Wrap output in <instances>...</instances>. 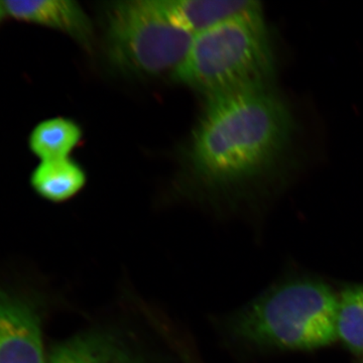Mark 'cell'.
Masks as SVG:
<instances>
[{
	"mask_svg": "<svg viewBox=\"0 0 363 363\" xmlns=\"http://www.w3.org/2000/svg\"><path fill=\"white\" fill-rule=\"evenodd\" d=\"M292 133V114L271 85L211 98L192 138L191 167L210 187L245 185L277 168Z\"/></svg>",
	"mask_w": 363,
	"mask_h": 363,
	"instance_id": "cell-1",
	"label": "cell"
},
{
	"mask_svg": "<svg viewBox=\"0 0 363 363\" xmlns=\"http://www.w3.org/2000/svg\"><path fill=\"white\" fill-rule=\"evenodd\" d=\"M338 297L311 279L279 284L243 308L230 322L234 338L259 348L311 350L337 340Z\"/></svg>",
	"mask_w": 363,
	"mask_h": 363,
	"instance_id": "cell-2",
	"label": "cell"
},
{
	"mask_svg": "<svg viewBox=\"0 0 363 363\" xmlns=\"http://www.w3.org/2000/svg\"><path fill=\"white\" fill-rule=\"evenodd\" d=\"M274 54L260 4L195 35L175 77L211 98L271 85Z\"/></svg>",
	"mask_w": 363,
	"mask_h": 363,
	"instance_id": "cell-3",
	"label": "cell"
},
{
	"mask_svg": "<svg viewBox=\"0 0 363 363\" xmlns=\"http://www.w3.org/2000/svg\"><path fill=\"white\" fill-rule=\"evenodd\" d=\"M194 37L174 25L156 0L113 2L105 11V45L119 70L142 76L174 73Z\"/></svg>",
	"mask_w": 363,
	"mask_h": 363,
	"instance_id": "cell-4",
	"label": "cell"
},
{
	"mask_svg": "<svg viewBox=\"0 0 363 363\" xmlns=\"http://www.w3.org/2000/svg\"><path fill=\"white\" fill-rule=\"evenodd\" d=\"M0 363H45L39 316L0 290Z\"/></svg>",
	"mask_w": 363,
	"mask_h": 363,
	"instance_id": "cell-5",
	"label": "cell"
},
{
	"mask_svg": "<svg viewBox=\"0 0 363 363\" xmlns=\"http://www.w3.org/2000/svg\"><path fill=\"white\" fill-rule=\"evenodd\" d=\"M156 4L171 23L193 37L259 6L243 0H156Z\"/></svg>",
	"mask_w": 363,
	"mask_h": 363,
	"instance_id": "cell-6",
	"label": "cell"
},
{
	"mask_svg": "<svg viewBox=\"0 0 363 363\" xmlns=\"http://www.w3.org/2000/svg\"><path fill=\"white\" fill-rule=\"evenodd\" d=\"M4 2L6 14L16 20L56 28L81 42L92 33L89 18L77 2L69 0H13Z\"/></svg>",
	"mask_w": 363,
	"mask_h": 363,
	"instance_id": "cell-7",
	"label": "cell"
},
{
	"mask_svg": "<svg viewBox=\"0 0 363 363\" xmlns=\"http://www.w3.org/2000/svg\"><path fill=\"white\" fill-rule=\"evenodd\" d=\"M48 363L147 362L112 334L90 332L58 346Z\"/></svg>",
	"mask_w": 363,
	"mask_h": 363,
	"instance_id": "cell-8",
	"label": "cell"
},
{
	"mask_svg": "<svg viewBox=\"0 0 363 363\" xmlns=\"http://www.w3.org/2000/svg\"><path fill=\"white\" fill-rule=\"evenodd\" d=\"M85 171L69 159L42 162L32 176L38 194L52 202H64L77 195L86 184Z\"/></svg>",
	"mask_w": 363,
	"mask_h": 363,
	"instance_id": "cell-9",
	"label": "cell"
},
{
	"mask_svg": "<svg viewBox=\"0 0 363 363\" xmlns=\"http://www.w3.org/2000/svg\"><path fill=\"white\" fill-rule=\"evenodd\" d=\"M82 136V130L75 121L57 117L35 126L30 135V147L42 162L68 159Z\"/></svg>",
	"mask_w": 363,
	"mask_h": 363,
	"instance_id": "cell-10",
	"label": "cell"
},
{
	"mask_svg": "<svg viewBox=\"0 0 363 363\" xmlns=\"http://www.w3.org/2000/svg\"><path fill=\"white\" fill-rule=\"evenodd\" d=\"M337 337L354 353H363V285L348 286L338 297Z\"/></svg>",
	"mask_w": 363,
	"mask_h": 363,
	"instance_id": "cell-11",
	"label": "cell"
},
{
	"mask_svg": "<svg viewBox=\"0 0 363 363\" xmlns=\"http://www.w3.org/2000/svg\"><path fill=\"white\" fill-rule=\"evenodd\" d=\"M6 9H4V2L0 1V21L2 20V18H4V16H6Z\"/></svg>",
	"mask_w": 363,
	"mask_h": 363,
	"instance_id": "cell-12",
	"label": "cell"
}]
</instances>
